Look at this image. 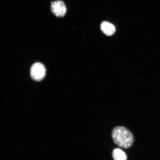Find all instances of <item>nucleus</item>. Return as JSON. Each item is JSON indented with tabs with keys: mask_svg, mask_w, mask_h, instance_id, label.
<instances>
[{
	"mask_svg": "<svg viewBox=\"0 0 160 160\" xmlns=\"http://www.w3.org/2000/svg\"><path fill=\"white\" fill-rule=\"evenodd\" d=\"M46 74L44 66L40 63H36L32 66L31 75L32 78L34 81L39 82L42 80Z\"/></svg>",
	"mask_w": 160,
	"mask_h": 160,
	"instance_id": "nucleus-2",
	"label": "nucleus"
},
{
	"mask_svg": "<svg viewBox=\"0 0 160 160\" xmlns=\"http://www.w3.org/2000/svg\"><path fill=\"white\" fill-rule=\"evenodd\" d=\"M51 8L52 12L56 17L62 18L67 13V9L63 1H57L52 2Z\"/></svg>",
	"mask_w": 160,
	"mask_h": 160,
	"instance_id": "nucleus-3",
	"label": "nucleus"
},
{
	"mask_svg": "<svg viewBox=\"0 0 160 160\" xmlns=\"http://www.w3.org/2000/svg\"><path fill=\"white\" fill-rule=\"evenodd\" d=\"M112 157L114 160H127V156L122 150L119 148L113 150Z\"/></svg>",
	"mask_w": 160,
	"mask_h": 160,
	"instance_id": "nucleus-5",
	"label": "nucleus"
},
{
	"mask_svg": "<svg viewBox=\"0 0 160 160\" xmlns=\"http://www.w3.org/2000/svg\"><path fill=\"white\" fill-rule=\"evenodd\" d=\"M101 31L107 36H111L115 33L116 29L115 26L108 22L104 21L101 26Z\"/></svg>",
	"mask_w": 160,
	"mask_h": 160,
	"instance_id": "nucleus-4",
	"label": "nucleus"
},
{
	"mask_svg": "<svg viewBox=\"0 0 160 160\" xmlns=\"http://www.w3.org/2000/svg\"><path fill=\"white\" fill-rule=\"evenodd\" d=\"M112 137L114 142L122 148H129L134 142L132 134L128 129L123 127H115L112 131Z\"/></svg>",
	"mask_w": 160,
	"mask_h": 160,
	"instance_id": "nucleus-1",
	"label": "nucleus"
}]
</instances>
